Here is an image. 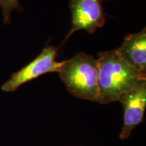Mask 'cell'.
Returning a JSON list of instances; mask_svg holds the SVG:
<instances>
[{"label":"cell","mask_w":146,"mask_h":146,"mask_svg":"<svg viewBox=\"0 0 146 146\" xmlns=\"http://www.w3.org/2000/svg\"><path fill=\"white\" fill-rule=\"evenodd\" d=\"M97 60L99 70L98 102L102 104L118 101L122 94L146 80L145 73L127 62L118 48L100 52Z\"/></svg>","instance_id":"6da1fadb"},{"label":"cell","mask_w":146,"mask_h":146,"mask_svg":"<svg viewBox=\"0 0 146 146\" xmlns=\"http://www.w3.org/2000/svg\"><path fill=\"white\" fill-rule=\"evenodd\" d=\"M58 73L72 96L98 102L99 70L98 60L92 56L78 53L73 58L64 61Z\"/></svg>","instance_id":"7a4b0ae2"},{"label":"cell","mask_w":146,"mask_h":146,"mask_svg":"<svg viewBox=\"0 0 146 146\" xmlns=\"http://www.w3.org/2000/svg\"><path fill=\"white\" fill-rule=\"evenodd\" d=\"M58 50L54 46L45 47L35 59L22 68L1 86L5 92H14L23 84L48 72H59L64 62L56 61Z\"/></svg>","instance_id":"3957f363"},{"label":"cell","mask_w":146,"mask_h":146,"mask_svg":"<svg viewBox=\"0 0 146 146\" xmlns=\"http://www.w3.org/2000/svg\"><path fill=\"white\" fill-rule=\"evenodd\" d=\"M102 3L103 0H69L72 26L64 41L77 31L93 33L103 27L106 19Z\"/></svg>","instance_id":"277c9868"},{"label":"cell","mask_w":146,"mask_h":146,"mask_svg":"<svg viewBox=\"0 0 146 146\" xmlns=\"http://www.w3.org/2000/svg\"><path fill=\"white\" fill-rule=\"evenodd\" d=\"M118 101L124 108L123 127L120 139L125 140L143 120L146 108V80L141 81L135 88L122 94Z\"/></svg>","instance_id":"5b68a950"},{"label":"cell","mask_w":146,"mask_h":146,"mask_svg":"<svg viewBox=\"0 0 146 146\" xmlns=\"http://www.w3.org/2000/svg\"><path fill=\"white\" fill-rule=\"evenodd\" d=\"M125 59L140 72L146 73V31L129 34L118 48Z\"/></svg>","instance_id":"8992f818"},{"label":"cell","mask_w":146,"mask_h":146,"mask_svg":"<svg viewBox=\"0 0 146 146\" xmlns=\"http://www.w3.org/2000/svg\"><path fill=\"white\" fill-rule=\"evenodd\" d=\"M0 6L2 10L3 23L10 22V14L12 11L18 10L23 11V7L20 5L19 0H0Z\"/></svg>","instance_id":"52a82bcc"}]
</instances>
